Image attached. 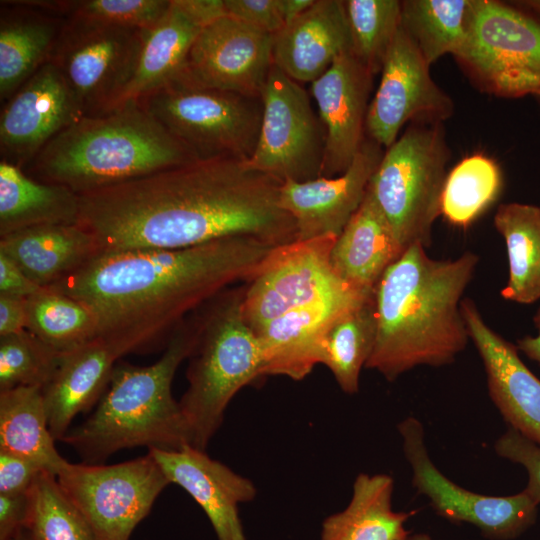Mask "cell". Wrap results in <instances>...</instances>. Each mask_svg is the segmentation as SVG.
Masks as SVG:
<instances>
[{
	"label": "cell",
	"instance_id": "30bf717a",
	"mask_svg": "<svg viewBox=\"0 0 540 540\" xmlns=\"http://www.w3.org/2000/svg\"><path fill=\"white\" fill-rule=\"evenodd\" d=\"M143 30L65 19L50 62L72 91L83 117L116 110L140 57Z\"/></svg>",
	"mask_w": 540,
	"mask_h": 540
},
{
	"label": "cell",
	"instance_id": "1f68e13d",
	"mask_svg": "<svg viewBox=\"0 0 540 540\" xmlns=\"http://www.w3.org/2000/svg\"><path fill=\"white\" fill-rule=\"evenodd\" d=\"M494 226L503 237L508 281L501 296L519 304L540 299V206L518 202L499 205Z\"/></svg>",
	"mask_w": 540,
	"mask_h": 540
},
{
	"label": "cell",
	"instance_id": "f1b7e54d",
	"mask_svg": "<svg viewBox=\"0 0 540 540\" xmlns=\"http://www.w3.org/2000/svg\"><path fill=\"white\" fill-rule=\"evenodd\" d=\"M394 479L389 474L360 473L352 496L341 511L326 517L320 540H403L406 522L416 510L393 509Z\"/></svg>",
	"mask_w": 540,
	"mask_h": 540
},
{
	"label": "cell",
	"instance_id": "44dd1931",
	"mask_svg": "<svg viewBox=\"0 0 540 540\" xmlns=\"http://www.w3.org/2000/svg\"><path fill=\"white\" fill-rule=\"evenodd\" d=\"M374 293V292H373ZM373 293L349 290L294 308L268 322L255 335L262 358V377L306 378L322 364L323 342L333 320Z\"/></svg>",
	"mask_w": 540,
	"mask_h": 540
},
{
	"label": "cell",
	"instance_id": "9c48e42d",
	"mask_svg": "<svg viewBox=\"0 0 540 540\" xmlns=\"http://www.w3.org/2000/svg\"><path fill=\"white\" fill-rule=\"evenodd\" d=\"M484 91L540 95V18L493 0H472L466 37L454 55Z\"/></svg>",
	"mask_w": 540,
	"mask_h": 540
},
{
	"label": "cell",
	"instance_id": "e0dca14e",
	"mask_svg": "<svg viewBox=\"0 0 540 540\" xmlns=\"http://www.w3.org/2000/svg\"><path fill=\"white\" fill-rule=\"evenodd\" d=\"M81 117L66 81L54 64L46 63L2 106L1 160L23 169Z\"/></svg>",
	"mask_w": 540,
	"mask_h": 540
},
{
	"label": "cell",
	"instance_id": "ab89813d",
	"mask_svg": "<svg viewBox=\"0 0 540 540\" xmlns=\"http://www.w3.org/2000/svg\"><path fill=\"white\" fill-rule=\"evenodd\" d=\"M61 357L28 329L0 336V391L21 386L44 388Z\"/></svg>",
	"mask_w": 540,
	"mask_h": 540
},
{
	"label": "cell",
	"instance_id": "8992f818",
	"mask_svg": "<svg viewBox=\"0 0 540 540\" xmlns=\"http://www.w3.org/2000/svg\"><path fill=\"white\" fill-rule=\"evenodd\" d=\"M244 287L222 291L195 312L197 341L188 358V386L179 403L191 445L198 449H206L233 397L262 377L258 340L243 317Z\"/></svg>",
	"mask_w": 540,
	"mask_h": 540
},
{
	"label": "cell",
	"instance_id": "d590c367",
	"mask_svg": "<svg viewBox=\"0 0 540 540\" xmlns=\"http://www.w3.org/2000/svg\"><path fill=\"white\" fill-rule=\"evenodd\" d=\"M502 183L501 170L491 158H464L447 174L441 215L454 226L468 227L497 200Z\"/></svg>",
	"mask_w": 540,
	"mask_h": 540
},
{
	"label": "cell",
	"instance_id": "bcb514c9",
	"mask_svg": "<svg viewBox=\"0 0 540 540\" xmlns=\"http://www.w3.org/2000/svg\"><path fill=\"white\" fill-rule=\"evenodd\" d=\"M27 326V299L0 295V336L18 333Z\"/></svg>",
	"mask_w": 540,
	"mask_h": 540
},
{
	"label": "cell",
	"instance_id": "f35d334b",
	"mask_svg": "<svg viewBox=\"0 0 540 540\" xmlns=\"http://www.w3.org/2000/svg\"><path fill=\"white\" fill-rule=\"evenodd\" d=\"M30 5L62 18L147 29L159 21L171 0H34Z\"/></svg>",
	"mask_w": 540,
	"mask_h": 540
},
{
	"label": "cell",
	"instance_id": "5bb4252c",
	"mask_svg": "<svg viewBox=\"0 0 540 540\" xmlns=\"http://www.w3.org/2000/svg\"><path fill=\"white\" fill-rule=\"evenodd\" d=\"M335 239L326 235L273 248L244 285L243 317L255 334L294 308L354 289L331 266Z\"/></svg>",
	"mask_w": 540,
	"mask_h": 540
},
{
	"label": "cell",
	"instance_id": "c3c4849f",
	"mask_svg": "<svg viewBox=\"0 0 540 540\" xmlns=\"http://www.w3.org/2000/svg\"><path fill=\"white\" fill-rule=\"evenodd\" d=\"M285 25L302 15L314 0H279Z\"/></svg>",
	"mask_w": 540,
	"mask_h": 540
},
{
	"label": "cell",
	"instance_id": "ba28073f",
	"mask_svg": "<svg viewBox=\"0 0 540 540\" xmlns=\"http://www.w3.org/2000/svg\"><path fill=\"white\" fill-rule=\"evenodd\" d=\"M138 102L196 160L248 161L254 153L262 122L261 97L176 78Z\"/></svg>",
	"mask_w": 540,
	"mask_h": 540
},
{
	"label": "cell",
	"instance_id": "ee69618b",
	"mask_svg": "<svg viewBox=\"0 0 540 540\" xmlns=\"http://www.w3.org/2000/svg\"><path fill=\"white\" fill-rule=\"evenodd\" d=\"M28 507V492L0 494V540H11L25 530Z\"/></svg>",
	"mask_w": 540,
	"mask_h": 540
},
{
	"label": "cell",
	"instance_id": "60d3db41",
	"mask_svg": "<svg viewBox=\"0 0 540 540\" xmlns=\"http://www.w3.org/2000/svg\"><path fill=\"white\" fill-rule=\"evenodd\" d=\"M499 457L523 466L528 475L524 490L540 505V445L508 427L495 442Z\"/></svg>",
	"mask_w": 540,
	"mask_h": 540
},
{
	"label": "cell",
	"instance_id": "2e32d148",
	"mask_svg": "<svg viewBox=\"0 0 540 540\" xmlns=\"http://www.w3.org/2000/svg\"><path fill=\"white\" fill-rule=\"evenodd\" d=\"M274 35L229 15L207 24L177 77L192 84L261 97L273 62Z\"/></svg>",
	"mask_w": 540,
	"mask_h": 540
},
{
	"label": "cell",
	"instance_id": "7a4b0ae2",
	"mask_svg": "<svg viewBox=\"0 0 540 540\" xmlns=\"http://www.w3.org/2000/svg\"><path fill=\"white\" fill-rule=\"evenodd\" d=\"M273 248L237 236L181 249L105 252L48 288L85 303L99 336L127 354L147 352L230 285L250 280Z\"/></svg>",
	"mask_w": 540,
	"mask_h": 540
},
{
	"label": "cell",
	"instance_id": "9a60e30c",
	"mask_svg": "<svg viewBox=\"0 0 540 540\" xmlns=\"http://www.w3.org/2000/svg\"><path fill=\"white\" fill-rule=\"evenodd\" d=\"M430 66L400 26L368 107L369 139L387 149L406 123H442L453 114V101L432 79Z\"/></svg>",
	"mask_w": 540,
	"mask_h": 540
},
{
	"label": "cell",
	"instance_id": "7402d4cb",
	"mask_svg": "<svg viewBox=\"0 0 540 540\" xmlns=\"http://www.w3.org/2000/svg\"><path fill=\"white\" fill-rule=\"evenodd\" d=\"M170 483L182 487L202 508L217 540H246L239 506L252 501L254 483L205 450L192 445L180 449H148Z\"/></svg>",
	"mask_w": 540,
	"mask_h": 540
},
{
	"label": "cell",
	"instance_id": "f6af8a7d",
	"mask_svg": "<svg viewBox=\"0 0 540 540\" xmlns=\"http://www.w3.org/2000/svg\"><path fill=\"white\" fill-rule=\"evenodd\" d=\"M42 289L44 287L33 282L13 260L0 252V295L27 299Z\"/></svg>",
	"mask_w": 540,
	"mask_h": 540
},
{
	"label": "cell",
	"instance_id": "7c38bea8",
	"mask_svg": "<svg viewBox=\"0 0 540 540\" xmlns=\"http://www.w3.org/2000/svg\"><path fill=\"white\" fill-rule=\"evenodd\" d=\"M261 99L260 133L247 164L281 183L321 177L325 132L307 91L273 65Z\"/></svg>",
	"mask_w": 540,
	"mask_h": 540
},
{
	"label": "cell",
	"instance_id": "5b68a950",
	"mask_svg": "<svg viewBox=\"0 0 540 540\" xmlns=\"http://www.w3.org/2000/svg\"><path fill=\"white\" fill-rule=\"evenodd\" d=\"M196 161L138 101L81 117L22 169L35 180L77 194L121 184Z\"/></svg>",
	"mask_w": 540,
	"mask_h": 540
},
{
	"label": "cell",
	"instance_id": "b9f144b4",
	"mask_svg": "<svg viewBox=\"0 0 540 540\" xmlns=\"http://www.w3.org/2000/svg\"><path fill=\"white\" fill-rule=\"evenodd\" d=\"M226 15L261 31L277 34L285 26L279 0H224Z\"/></svg>",
	"mask_w": 540,
	"mask_h": 540
},
{
	"label": "cell",
	"instance_id": "6da1fadb",
	"mask_svg": "<svg viewBox=\"0 0 540 540\" xmlns=\"http://www.w3.org/2000/svg\"><path fill=\"white\" fill-rule=\"evenodd\" d=\"M281 182L233 158L196 160L79 194L78 224L100 253L181 249L245 236L272 247L297 239Z\"/></svg>",
	"mask_w": 540,
	"mask_h": 540
},
{
	"label": "cell",
	"instance_id": "836d02e7",
	"mask_svg": "<svg viewBox=\"0 0 540 540\" xmlns=\"http://www.w3.org/2000/svg\"><path fill=\"white\" fill-rule=\"evenodd\" d=\"M472 0L401 1V28L431 65L457 53L467 33Z\"/></svg>",
	"mask_w": 540,
	"mask_h": 540
},
{
	"label": "cell",
	"instance_id": "ac0fdd59",
	"mask_svg": "<svg viewBox=\"0 0 540 540\" xmlns=\"http://www.w3.org/2000/svg\"><path fill=\"white\" fill-rule=\"evenodd\" d=\"M374 75L351 53L344 52L311 83L325 132L321 177L343 174L366 137V117Z\"/></svg>",
	"mask_w": 540,
	"mask_h": 540
},
{
	"label": "cell",
	"instance_id": "f546056e",
	"mask_svg": "<svg viewBox=\"0 0 540 540\" xmlns=\"http://www.w3.org/2000/svg\"><path fill=\"white\" fill-rule=\"evenodd\" d=\"M79 214V194L0 161V237L36 226L78 224Z\"/></svg>",
	"mask_w": 540,
	"mask_h": 540
},
{
	"label": "cell",
	"instance_id": "8d00e7d4",
	"mask_svg": "<svg viewBox=\"0 0 540 540\" xmlns=\"http://www.w3.org/2000/svg\"><path fill=\"white\" fill-rule=\"evenodd\" d=\"M25 530L34 540H100L55 475L43 471L28 491Z\"/></svg>",
	"mask_w": 540,
	"mask_h": 540
},
{
	"label": "cell",
	"instance_id": "277c9868",
	"mask_svg": "<svg viewBox=\"0 0 540 540\" xmlns=\"http://www.w3.org/2000/svg\"><path fill=\"white\" fill-rule=\"evenodd\" d=\"M197 335L194 312L172 332L164 353L153 364L119 361L95 409L61 441L85 463H102L123 449L175 450L191 445L188 423L172 395V383L180 364L190 357Z\"/></svg>",
	"mask_w": 540,
	"mask_h": 540
},
{
	"label": "cell",
	"instance_id": "d6986e66",
	"mask_svg": "<svg viewBox=\"0 0 540 540\" xmlns=\"http://www.w3.org/2000/svg\"><path fill=\"white\" fill-rule=\"evenodd\" d=\"M384 152L383 147L366 138L343 174L281 184L280 206L293 218L297 240L337 237L342 232L360 207Z\"/></svg>",
	"mask_w": 540,
	"mask_h": 540
},
{
	"label": "cell",
	"instance_id": "83f0119b",
	"mask_svg": "<svg viewBox=\"0 0 540 540\" xmlns=\"http://www.w3.org/2000/svg\"><path fill=\"white\" fill-rule=\"evenodd\" d=\"M206 25L189 0H171L159 21L143 30L138 65L119 107L138 101L175 80L185 67L195 39Z\"/></svg>",
	"mask_w": 540,
	"mask_h": 540
},
{
	"label": "cell",
	"instance_id": "7dc6e473",
	"mask_svg": "<svg viewBox=\"0 0 540 540\" xmlns=\"http://www.w3.org/2000/svg\"><path fill=\"white\" fill-rule=\"evenodd\" d=\"M534 326L537 330L535 336L526 335L516 342L518 351L540 366V306L533 316Z\"/></svg>",
	"mask_w": 540,
	"mask_h": 540
},
{
	"label": "cell",
	"instance_id": "3957f363",
	"mask_svg": "<svg viewBox=\"0 0 540 540\" xmlns=\"http://www.w3.org/2000/svg\"><path fill=\"white\" fill-rule=\"evenodd\" d=\"M425 249L408 247L374 289L377 334L365 368L389 382L418 366L453 363L470 340L461 302L479 257L433 259Z\"/></svg>",
	"mask_w": 540,
	"mask_h": 540
},
{
	"label": "cell",
	"instance_id": "816d5d0a",
	"mask_svg": "<svg viewBox=\"0 0 540 540\" xmlns=\"http://www.w3.org/2000/svg\"><path fill=\"white\" fill-rule=\"evenodd\" d=\"M537 99H538V100L540 101V95H539V96H537Z\"/></svg>",
	"mask_w": 540,
	"mask_h": 540
},
{
	"label": "cell",
	"instance_id": "74e56055",
	"mask_svg": "<svg viewBox=\"0 0 540 540\" xmlns=\"http://www.w3.org/2000/svg\"><path fill=\"white\" fill-rule=\"evenodd\" d=\"M351 53L373 75L381 72L386 55L401 26V1H343Z\"/></svg>",
	"mask_w": 540,
	"mask_h": 540
},
{
	"label": "cell",
	"instance_id": "cb8c5ba5",
	"mask_svg": "<svg viewBox=\"0 0 540 540\" xmlns=\"http://www.w3.org/2000/svg\"><path fill=\"white\" fill-rule=\"evenodd\" d=\"M127 355L101 336L61 357L51 381L42 389L49 429L61 441L73 420L99 401L119 360Z\"/></svg>",
	"mask_w": 540,
	"mask_h": 540
},
{
	"label": "cell",
	"instance_id": "8fae6325",
	"mask_svg": "<svg viewBox=\"0 0 540 540\" xmlns=\"http://www.w3.org/2000/svg\"><path fill=\"white\" fill-rule=\"evenodd\" d=\"M56 478L100 540H130L171 484L149 452L109 465L67 462Z\"/></svg>",
	"mask_w": 540,
	"mask_h": 540
},
{
	"label": "cell",
	"instance_id": "ffe728a7",
	"mask_svg": "<svg viewBox=\"0 0 540 540\" xmlns=\"http://www.w3.org/2000/svg\"><path fill=\"white\" fill-rule=\"evenodd\" d=\"M461 312L484 365L488 394L508 427L540 445V379L525 365L515 344L494 331L470 298Z\"/></svg>",
	"mask_w": 540,
	"mask_h": 540
},
{
	"label": "cell",
	"instance_id": "4dcf8cb0",
	"mask_svg": "<svg viewBox=\"0 0 540 540\" xmlns=\"http://www.w3.org/2000/svg\"><path fill=\"white\" fill-rule=\"evenodd\" d=\"M42 389L21 386L0 391V450L25 457L57 476L68 461L55 447Z\"/></svg>",
	"mask_w": 540,
	"mask_h": 540
},
{
	"label": "cell",
	"instance_id": "484cf974",
	"mask_svg": "<svg viewBox=\"0 0 540 540\" xmlns=\"http://www.w3.org/2000/svg\"><path fill=\"white\" fill-rule=\"evenodd\" d=\"M0 252L36 284L48 288L100 254L95 237L79 224L42 225L0 237Z\"/></svg>",
	"mask_w": 540,
	"mask_h": 540
},
{
	"label": "cell",
	"instance_id": "f907efd6",
	"mask_svg": "<svg viewBox=\"0 0 540 540\" xmlns=\"http://www.w3.org/2000/svg\"><path fill=\"white\" fill-rule=\"evenodd\" d=\"M11 540H34V539L29 535V533L26 530H24L20 534L12 538Z\"/></svg>",
	"mask_w": 540,
	"mask_h": 540
},
{
	"label": "cell",
	"instance_id": "52a82bcc",
	"mask_svg": "<svg viewBox=\"0 0 540 540\" xmlns=\"http://www.w3.org/2000/svg\"><path fill=\"white\" fill-rule=\"evenodd\" d=\"M450 158L442 123H410L387 149L367 191L405 251L432 242Z\"/></svg>",
	"mask_w": 540,
	"mask_h": 540
},
{
	"label": "cell",
	"instance_id": "d4e9b609",
	"mask_svg": "<svg viewBox=\"0 0 540 540\" xmlns=\"http://www.w3.org/2000/svg\"><path fill=\"white\" fill-rule=\"evenodd\" d=\"M1 3L0 100L6 102L50 62L65 18L26 1Z\"/></svg>",
	"mask_w": 540,
	"mask_h": 540
},
{
	"label": "cell",
	"instance_id": "d6a6232c",
	"mask_svg": "<svg viewBox=\"0 0 540 540\" xmlns=\"http://www.w3.org/2000/svg\"><path fill=\"white\" fill-rule=\"evenodd\" d=\"M376 334L374 293L339 314L326 331L322 364L344 393L359 391L361 370L371 356Z\"/></svg>",
	"mask_w": 540,
	"mask_h": 540
},
{
	"label": "cell",
	"instance_id": "681fc988",
	"mask_svg": "<svg viewBox=\"0 0 540 540\" xmlns=\"http://www.w3.org/2000/svg\"><path fill=\"white\" fill-rule=\"evenodd\" d=\"M403 540H435L430 535L426 533H414L409 534L405 539Z\"/></svg>",
	"mask_w": 540,
	"mask_h": 540
},
{
	"label": "cell",
	"instance_id": "e575fe53",
	"mask_svg": "<svg viewBox=\"0 0 540 540\" xmlns=\"http://www.w3.org/2000/svg\"><path fill=\"white\" fill-rule=\"evenodd\" d=\"M27 329L60 356L99 337L94 312L83 302L44 288L27 298Z\"/></svg>",
	"mask_w": 540,
	"mask_h": 540
},
{
	"label": "cell",
	"instance_id": "7bdbcfd3",
	"mask_svg": "<svg viewBox=\"0 0 540 540\" xmlns=\"http://www.w3.org/2000/svg\"><path fill=\"white\" fill-rule=\"evenodd\" d=\"M43 471L39 465L25 457L0 450V494L27 493Z\"/></svg>",
	"mask_w": 540,
	"mask_h": 540
},
{
	"label": "cell",
	"instance_id": "4fadbf2b",
	"mask_svg": "<svg viewBox=\"0 0 540 540\" xmlns=\"http://www.w3.org/2000/svg\"><path fill=\"white\" fill-rule=\"evenodd\" d=\"M403 452L412 470V485L441 517L468 523L491 540L521 536L536 522L539 504L523 489L508 496L475 493L446 477L431 460L423 424L408 416L397 425Z\"/></svg>",
	"mask_w": 540,
	"mask_h": 540
},
{
	"label": "cell",
	"instance_id": "603a6c76",
	"mask_svg": "<svg viewBox=\"0 0 540 540\" xmlns=\"http://www.w3.org/2000/svg\"><path fill=\"white\" fill-rule=\"evenodd\" d=\"M347 51L351 39L343 1L314 0L274 35L273 62L293 80L312 83Z\"/></svg>",
	"mask_w": 540,
	"mask_h": 540
},
{
	"label": "cell",
	"instance_id": "4316f807",
	"mask_svg": "<svg viewBox=\"0 0 540 540\" xmlns=\"http://www.w3.org/2000/svg\"><path fill=\"white\" fill-rule=\"evenodd\" d=\"M404 252L371 195L365 197L336 237L330 262L346 285L373 293L379 280Z\"/></svg>",
	"mask_w": 540,
	"mask_h": 540
}]
</instances>
